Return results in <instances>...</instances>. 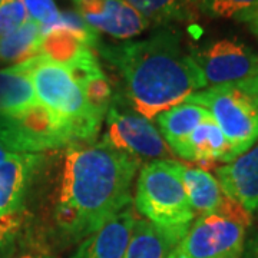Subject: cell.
I'll list each match as a JSON object with an SVG mask.
<instances>
[{
  "instance_id": "cell-1",
  "label": "cell",
  "mask_w": 258,
  "mask_h": 258,
  "mask_svg": "<svg viewBox=\"0 0 258 258\" xmlns=\"http://www.w3.org/2000/svg\"><path fill=\"white\" fill-rule=\"evenodd\" d=\"M139 159L105 142L72 145L64 155L55 222L62 238L89 237L131 205Z\"/></svg>"
},
{
  "instance_id": "cell-2",
  "label": "cell",
  "mask_w": 258,
  "mask_h": 258,
  "mask_svg": "<svg viewBox=\"0 0 258 258\" xmlns=\"http://www.w3.org/2000/svg\"><path fill=\"white\" fill-rule=\"evenodd\" d=\"M96 50L119 72L134 109L149 120L207 86L192 52L185 50L181 35L171 29L137 42H99Z\"/></svg>"
},
{
  "instance_id": "cell-3",
  "label": "cell",
  "mask_w": 258,
  "mask_h": 258,
  "mask_svg": "<svg viewBox=\"0 0 258 258\" xmlns=\"http://www.w3.org/2000/svg\"><path fill=\"white\" fill-rule=\"evenodd\" d=\"M28 75L39 102L63 123L75 142H92L103 116L91 106L88 96L64 64L37 55L18 63Z\"/></svg>"
},
{
  "instance_id": "cell-4",
  "label": "cell",
  "mask_w": 258,
  "mask_h": 258,
  "mask_svg": "<svg viewBox=\"0 0 258 258\" xmlns=\"http://www.w3.org/2000/svg\"><path fill=\"white\" fill-rule=\"evenodd\" d=\"M182 164L157 159L141 169L135 207L148 221L184 240L195 220L182 181Z\"/></svg>"
},
{
  "instance_id": "cell-5",
  "label": "cell",
  "mask_w": 258,
  "mask_h": 258,
  "mask_svg": "<svg viewBox=\"0 0 258 258\" xmlns=\"http://www.w3.org/2000/svg\"><path fill=\"white\" fill-rule=\"evenodd\" d=\"M184 102L198 105L210 112L228 141L231 162L257 142L258 76L205 88L189 95Z\"/></svg>"
},
{
  "instance_id": "cell-6",
  "label": "cell",
  "mask_w": 258,
  "mask_h": 258,
  "mask_svg": "<svg viewBox=\"0 0 258 258\" xmlns=\"http://www.w3.org/2000/svg\"><path fill=\"white\" fill-rule=\"evenodd\" d=\"M251 214L244 208L197 217L178 251L184 258H241Z\"/></svg>"
},
{
  "instance_id": "cell-7",
  "label": "cell",
  "mask_w": 258,
  "mask_h": 258,
  "mask_svg": "<svg viewBox=\"0 0 258 258\" xmlns=\"http://www.w3.org/2000/svg\"><path fill=\"white\" fill-rule=\"evenodd\" d=\"M0 144L10 154H37L76 142L63 123L37 102L25 111L0 115Z\"/></svg>"
},
{
  "instance_id": "cell-8",
  "label": "cell",
  "mask_w": 258,
  "mask_h": 258,
  "mask_svg": "<svg viewBox=\"0 0 258 258\" xmlns=\"http://www.w3.org/2000/svg\"><path fill=\"white\" fill-rule=\"evenodd\" d=\"M102 142L115 149L147 159H172V151L165 144L151 120L135 112L123 111L111 103L106 112V132Z\"/></svg>"
},
{
  "instance_id": "cell-9",
  "label": "cell",
  "mask_w": 258,
  "mask_h": 258,
  "mask_svg": "<svg viewBox=\"0 0 258 258\" xmlns=\"http://www.w3.org/2000/svg\"><path fill=\"white\" fill-rule=\"evenodd\" d=\"M207 85L235 83L258 76V55L238 39H221L192 50Z\"/></svg>"
},
{
  "instance_id": "cell-10",
  "label": "cell",
  "mask_w": 258,
  "mask_h": 258,
  "mask_svg": "<svg viewBox=\"0 0 258 258\" xmlns=\"http://www.w3.org/2000/svg\"><path fill=\"white\" fill-rule=\"evenodd\" d=\"M76 6L86 25L115 39L138 36L151 26L125 0H79Z\"/></svg>"
},
{
  "instance_id": "cell-11",
  "label": "cell",
  "mask_w": 258,
  "mask_h": 258,
  "mask_svg": "<svg viewBox=\"0 0 258 258\" xmlns=\"http://www.w3.org/2000/svg\"><path fill=\"white\" fill-rule=\"evenodd\" d=\"M215 172L224 192L247 212L258 214V144Z\"/></svg>"
},
{
  "instance_id": "cell-12",
  "label": "cell",
  "mask_w": 258,
  "mask_h": 258,
  "mask_svg": "<svg viewBox=\"0 0 258 258\" xmlns=\"http://www.w3.org/2000/svg\"><path fill=\"white\" fill-rule=\"evenodd\" d=\"M135 220L137 217L128 205L86 237L72 258H125Z\"/></svg>"
},
{
  "instance_id": "cell-13",
  "label": "cell",
  "mask_w": 258,
  "mask_h": 258,
  "mask_svg": "<svg viewBox=\"0 0 258 258\" xmlns=\"http://www.w3.org/2000/svg\"><path fill=\"white\" fill-rule=\"evenodd\" d=\"M182 181L195 217L214 212H232L242 208L222 191L218 179L204 168L184 166Z\"/></svg>"
},
{
  "instance_id": "cell-14",
  "label": "cell",
  "mask_w": 258,
  "mask_h": 258,
  "mask_svg": "<svg viewBox=\"0 0 258 258\" xmlns=\"http://www.w3.org/2000/svg\"><path fill=\"white\" fill-rule=\"evenodd\" d=\"M40 162L39 154H18L0 164V217L20 212L29 179Z\"/></svg>"
},
{
  "instance_id": "cell-15",
  "label": "cell",
  "mask_w": 258,
  "mask_h": 258,
  "mask_svg": "<svg viewBox=\"0 0 258 258\" xmlns=\"http://www.w3.org/2000/svg\"><path fill=\"white\" fill-rule=\"evenodd\" d=\"M210 112L198 105L182 102L157 116L159 134L165 139L172 154L184 157L186 142L203 120L210 118Z\"/></svg>"
},
{
  "instance_id": "cell-16",
  "label": "cell",
  "mask_w": 258,
  "mask_h": 258,
  "mask_svg": "<svg viewBox=\"0 0 258 258\" xmlns=\"http://www.w3.org/2000/svg\"><path fill=\"white\" fill-rule=\"evenodd\" d=\"M184 159L198 162L201 165H211L214 162H231L230 145L221 128L212 116L203 120L194 129L186 142Z\"/></svg>"
},
{
  "instance_id": "cell-17",
  "label": "cell",
  "mask_w": 258,
  "mask_h": 258,
  "mask_svg": "<svg viewBox=\"0 0 258 258\" xmlns=\"http://www.w3.org/2000/svg\"><path fill=\"white\" fill-rule=\"evenodd\" d=\"M181 238L148 220H135L125 258H168Z\"/></svg>"
},
{
  "instance_id": "cell-18",
  "label": "cell",
  "mask_w": 258,
  "mask_h": 258,
  "mask_svg": "<svg viewBox=\"0 0 258 258\" xmlns=\"http://www.w3.org/2000/svg\"><path fill=\"white\" fill-rule=\"evenodd\" d=\"M37 102L33 85L19 64L0 71V115L25 111Z\"/></svg>"
},
{
  "instance_id": "cell-19",
  "label": "cell",
  "mask_w": 258,
  "mask_h": 258,
  "mask_svg": "<svg viewBox=\"0 0 258 258\" xmlns=\"http://www.w3.org/2000/svg\"><path fill=\"white\" fill-rule=\"evenodd\" d=\"M151 23L191 22L200 9L197 0H125Z\"/></svg>"
},
{
  "instance_id": "cell-20",
  "label": "cell",
  "mask_w": 258,
  "mask_h": 258,
  "mask_svg": "<svg viewBox=\"0 0 258 258\" xmlns=\"http://www.w3.org/2000/svg\"><path fill=\"white\" fill-rule=\"evenodd\" d=\"M42 32L32 19L25 25L0 39V62L22 63L33 56L40 55Z\"/></svg>"
},
{
  "instance_id": "cell-21",
  "label": "cell",
  "mask_w": 258,
  "mask_h": 258,
  "mask_svg": "<svg viewBox=\"0 0 258 258\" xmlns=\"http://www.w3.org/2000/svg\"><path fill=\"white\" fill-rule=\"evenodd\" d=\"M198 9L210 18L245 19L258 12V0H197Z\"/></svg>"
},
{
  "instance_id": "cell-22",
  "label": "cell",
  "mask_w": 258,
  "mask_h": 258,
  "mask_svg": "<svg viewBox=\"0 0 258 258\" xmlns=\"http://www.w3.org/2000/svg\"><path fill=\"white\" fill-rule=\"evenodd\" d=\"M28 20L23 0H3L0 5V39L15 32Z\"/></svg>"
},
{
  "instance_id": "cell-23",
  "label": "cell",
  "mask_w": 258,
  "mask_h": 258,
  "mask_svg": "<svg viewBox=\"0 0 258 258\" xmlns=\"http://www.w3.org/2000/svg\"><path fill=\"white\" fill-rule=\"evenodd\" d=\"M23 3L28 10L29 19L40 26L42 35L55 25L60 15L55 0H23Z\"/></svg>"
},
{
  "instance_id": "cell-24",
  "label": "cell",
  "mask_w": 258,
  "mask_h": 258,
  "mask_svg": "<svg viewBox=\"0 0 258 258\" xmlns=\"http://www.w3.org/2000/svg\"><path fill=\"white\" fill-rule=\"evenodd\" d=\"M3 258H55V255L43 245L30 244L28 247H23L19 251L10 249Z\"/></svg>"
},
{
  "instance_id": "cell-25",
  "label": "cell",
  "mask_w": 258,
  "mask_h": 258,
  "mask_svg": "<svg viewBox=\"0 0 258 258\" xmlns=\"http://www.w3.org/2000/svg\"><path fill=\"white\" fill-rule=\"evenodd\" d=\"M244 23H247V26L249 28V30H251L258 39V12H255L254 15L248 16V18L244 20Z\"/></svg>"
},
{
  "instance_id": "cell-26",
  "label": "cell",
  "mask_w": 258,
  "mask_h": 258,
  "mask_svg": "<svg viewBox=\"0 0 258 258\" xmlns=\"http://www.w3.org/2000/svg\"><path fill=\"white\" fill-rule=\"evenodd\" d=\"M15 155H18V154H10L9 151L0 144V164H3L5 161H8V159H10V158H13Z\"/></svg>"
},
{
  "instance_id": "cell-27",
  "label": "cell",
  "mask_w": 258,
  "mask_h": 258,
  "mask_svg": "<svg viewBox=\"0 0 258 258\" xmlns=\"http://www.w3.org/2000/svg\"><path fill=\"white\" fill-rule=\"evenodd\" d=\"M168 258H184V257L181 255V252L178 251V247H176V248L174 249V251H172L171 254H169V257H168Z\"/></svg>"
},
{
  "instance_id": "cell-28",
  "label": "cell",
  "mask_w": 258,
  "mask_h": 258,
  "mask_svg": "<svg viewBox=\"0 0 258 258\" xmlns=\"http://www.w3.org/2000/svg\"><path fill=\"white\" fill-rule=\"evenodd\" d=\"M248 258H258V245L254 247V249L251 251V254L248 255Z\"/></svg>"
},
{
  "instance_id": "cell-29",
  "label": "cell",
  "mask_w": 258,
  "mask_h": 258,
  "mask_svg": "<svg viewBox=\"0 0 258 258\" xmlns=\"http://www.w3.org/2000/svg\"><path fill=\"white\" fill-rule=\"evenodd\" d=\"M74 2H75V3H78V2H79V0H74Z\"/></svg>"
},
{
  "instance_id": "cell-30",
  "label": "cell",
  "mask_w": 258,
  "mask_h": 258,
  "mask_svg": "<svg viewBox=\"0 0 258 258\" xmlns=\"http://www.w3.org/2000/svg\"><path fill=\"white\" fill-rule=\"evenodd\" d=\"M2 2H3V0H0V5H2Z\"/></svg>"
}]
</instances>
